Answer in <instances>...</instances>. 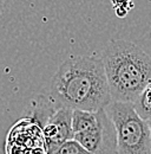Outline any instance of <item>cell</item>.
<instances>
[{
    "label": "cell",
    "instance_id": "1",
    "mask_svg": "<svg viewBox=\"0 0 151 154\" xmlns=\"http://www.w3.org/2000/svg\"><path fill=\"white\" fill-rule=\"evenodd\" d=\"M56 108L98 112L111 103L100 56L71 57L60 64L47 95Z\"/></svg>",
    "mask_w": 151,
    "mask_h": 154
},
{
    "label": "cell",
    "instance_id": "2",
    "mask_svg": "<svg viewBox=\"0 0 151 154\" xmlns=\"http://www.w3.org/2000/svg\"><path fill=\"white\" fill-rule=\"evenodd\" d=\"M100 58L112 101L133 103L151 82V57L135 43L110 40Z\"/></svg>",
    "mask_w": 151,
    "mask_h": 154
},
{
    "label": "cell",
    "instance_id": "3",
    "mask_svg": "<svg viewBox=\"0 0 151 154\" xmlns=\"http://www.w3.org/2000/svg\"><path fill=\"white\" fill-rule=\"evenodd\" d=\"M117 134V154H151V129L132 103L116 102L105 108Z\"/></svg>",
    "mask_w": 151,
    "mask_h": 154
},
{
    "label": "cell",
    "instance_id": "4",
    "mask_svg": "<svg viewBox=\"0 0 151 154\" xmlns=\"http://www.w3.org/2000/svg\"><path fill=\"white\" fill-rule=\"evenodd\" d=\"M83 148L91 154H117V134L105 109L98 110V117L86 131L73 135Z\"/></svg>",
    "mask_w": 151,
    "mask_h": 154
},
{
    "label": "cell",
    "instance_id": "5",
    "mask_svg": "<svg viewBox=\"0 0 151 154\" xmlns=\"http://www.w3.org/2000/svg\"><path fill=\"white\" fill-rule=\"evenodd\" d=\"M47 154L52 153L63 143L73 139L72 109L57 108L41 129Z\"/></svg>",
    "mask_w": 151,
    "mask_h": 154
},
{
    "label": "cell",
    "instance_id": "6",
    "mask_svg": "<svg viewBox=\"0 0 151 154\" xmlns=\"http://www.w3.org/2000/svg\"><path fill=\"white\" fill-rule=\"evenodd\" d=\"M56 109L55 103L47 95H38L31 101L27 116L31 122L36 123L38 127H40V129H43Z\"/></svg>",
    "mask_w": 151,
    "mask_h": 154
},
{
    "label": "cell",
    "instance_id": "7",
    "mask_svg": "<svg viewBox=\"0 0 151 154\" xmlns=\"http://www.w3.org/2000/svg\"><path fill=\"white\" fill-rule=\"evenodd\" d=\"M98 112H85V110H72V131L73 134L81 133L90 128L97 121Z\"/></svg>",
    "mask_w": 151,
    "mask_h": 154
},
{
    "label": "cell",
    "instance_id": "8",
    "mask_svg": "<svg viewBox=\"0 0 151 154\" xmlns=\"http://www.w3.org/2000/svg\"><path fill=\"white\" fill-rule=\"evenodd\" d=\"M132 104L136 113L143 120H151V82Z\"/></svg>",
    "mask_w": 151,
    "mask_h": 154
},
{
    "label": "cell",
    "instance_id": "9",
    "mask_svg": "<svg viewBox=\"0 0 151 154\" xmlns=\"http://www.w3.org/2000/svg\"><path fill=\"white\" fill-rule=\"evenodd\" d=\"M50 154H91L85 148H83L76 140H69L65 143H63L60 147H58L56 151Z\"/></svg>",
    "mask_w": 151,
    "mask_h": 154
},
{
    "label": "cell",
    "instance_id": "10",
    "mask_svg": "<svg viewBox=\"0 0 151 154\" xmlns=\"http://www.w3.org/2000/svg\"><path fill=\"white\" fill-rule=\"evenodd\" d=\"M114 10L116 8H123L128 12H130L133 8V2L132 0H111Z\"/></svg>",
    "mask_w": 151,
    "mask_h": 154
},
{
    "label": "cell",
    "instance_id": "11",
    "mask_svg": "<svg viewBox=\"0 0 151 154\" xmlns=\"http://www.w3.org/2000/svg\"><path fill=\"white\" fill-rule=\"evenodd\" d=\"M114 12H116L117 17H119V18H124V17L129 13L128 11H125V10H123V8H116V10H114Z\"/></svg>",
    "mask_w": 151,
    "mask_h": 154
},
{
    "label": "cell",
    "instance_id": "12",
    "mask_svg": "<svg viewBox=\"0 0 151 154\" xmlns=\"http://www.w3.org/2000/svg\"><path fill=\"white\" fill-rule=\"evenodd\" d=\"M4 5H5V0H0V14H1L2 10H4Z\"/></svg>",
    "mask_w": 151,
    "mask_h": 154
},
{
    "label": "cell",
    "instance_id": "13",
    "mask_svg": "<svg viewBox=\"0 0 151 154\" xmlns=\"http://www.w3.org/2000/svg\"><path fill=\"white\" fill-rule=\"evenodd\" d=\"M148 123H149V126L151 127V120H149V121H148Z\"/></svg>",
    "mask_w": 151,
    "mask_h": 154
},
{
    "label": "cell",
    "instance_id": "14",
    "mask_svg": "<svg viewBox=\"0 0 151 154\" xmlns=\"http://www.w3.org/2000/svg\"><path fill=\"white\" fill-rule=\"evenodd\" d=\"M150 129H151V127H150Z\"/></svg>",
    "mask_w": 151,
    "mask_h": 154
}]
</instances>
